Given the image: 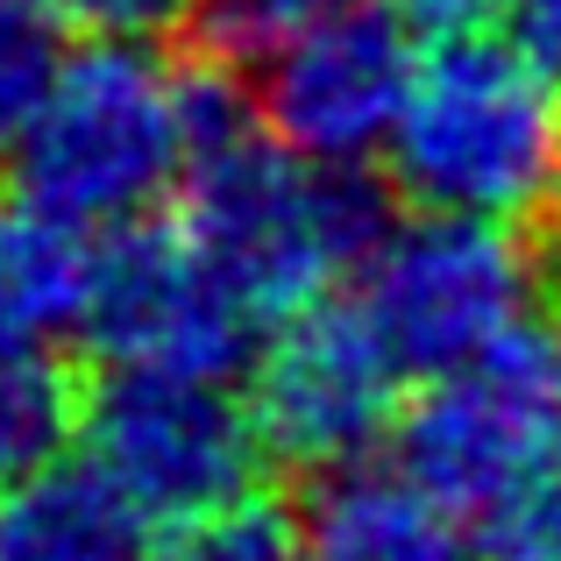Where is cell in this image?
Returning <instances> with one entry per match:
<instances>
[{"label": "cell", "mask_w": 561, "mask_h": 561, "mask_svg": "<svg viewBox=\"0 0 561 561\" xmlns=\"http://www.w3.org/2000/svg\"><path fill=\"white\" fill-rule=\"evenodd\" d=\"M179 220L263 328H277L383 249L391 185L363 179V164H320L277 142L249 107V85L206 79Z\"/></svg>", "instance_id": "obj_1"}, {"label": "cell", "mask_w": 561, "mask_h": 561, "mask_svg": "<svg viewBox=\"0 0 561 561\" xmlns=\"http://www.w3.org/2000/svg\"><path fill=\"white\" fill-rule=\"evenodd\" d=\"M391 192L420 214H477L548 234L561 220V79L519 43L440 36L391 128Z\"/></svg>", "instance_id": "obj_2"}, {"label": "cell", "mask_w": 561, "mask_h": 561, "mask_svg": "<svg viewBox=\"0 0 561 561\" xmlns=\"http://www.w3.org/2000/svg\"><path fill=\"white\" fill-rule=\"evenodd\" d=\"M192 71L150 36H93L57 65L14 157L22 199L85 234L150 220L192 171Z\"/></svg>", "instance_id": "obj_3"}, {"label": "cell", "mask_w": 561, "mask_h": 561, "mask_svg": "<svg viewBox=\"0 0 561 561\" xmlns=\"http://www.w3.org/2000/svg\"><path fill=\"white\" fill-rule=\"evenodd\" d=\"M540 291H554L534 228L477 214H420L391 228L363 263V320L377 328L398 377H440L526 328Z\"/></svg>", "instance_id": "obj_4"}, {"label": "cell", "mask_w": 561, "mask_h": 561, "mask_svg": "<svg viewBox=\"0 0 561 561\" xmlns=\"http://www.w3.org/2000/svg\"><path fill=\"white\" fill-rule=\"evenodd\" d=\"M398 469L469 526L497 497L561 469V348L512 328L483 356L426 377L398 420Z\"/></svg>", "instance_id": "obj_5"}, {"label": "cell", "mask_w": 561, "mask_h": 561, "mask_svg": "<svg viewBox=\"0 0 561 561\" xmlns=\"http://www.w3.org/2000/svg\"><path fill=\"white\" fill-rule=\"evenodd\" d=\"M85 462L128 497L150 526H192L256 491L263 426L228 377L185 370H114L85 398Z\"/></svg>", "instance_id": "obj_6"}, {"label": "cell", "mask_w": 561, "mask_h": 561, "mask_svg": "<svg viewBox=\"0 0 561 561\" xmlns=\"http://www.w3.org/2000/svg\"><path fill=\"white\" fill-rule=\"evenodd\" d=\"M85 334L114 370L234 377L256 356L263 313L206 263L185 220H128L93 256Z\"/></svg>", "instance_id": "obj_7"}, {"label": "cell", "mask_w": 561, "mask_h": 561, "mask_svg": "<svg viewBox=\"0 0 561 561\" xmlns=\"http://www.w3.org/2000/svg\"><path fill=\"white\" fill-rule=\"evenodd\" d=\"M412 71H420V57H412L405 14L391 0H334L242 85L256 122L277 142L320 157V164H363L391 142Z\"/></svg>", "instance_id": "obj_8"}, {"label": "cell", "mask_w": 561, "mask_h": 561, "mask_svg": "<svg viewBox=\"0 0 561 561\" xmlns=\"http://www.w3.org/2000/svg\"><path fill=\"white\" fill-rule=\"evenodd\" d=\"M391 391L398 363L383 356L363 306L320 291L313 306L277 320L271 342L256 348L249 412L277 462L328 469L348 455H370V440L391 426Z\"/></svg>", "instance_id": "obj_9"}, {"label": "cell", "mask_w": 561, "mask_h": 561, "mask_svg": "<svg viewBox=\"0 0 561 561\" xmlns=\"http://www.w3.org/2000/svg\"><path fill=\"white\" fill-rule=\"evenodd\" d=\"M299 526L306 561H483L420 477L383 469L370 455L306 469Z\"/></svg>", "instance_id": "obj_10"}, {"label": "cell", "mask_w": 561, "mask_h": 561, "mask_svg": "<svg viewBox=\"0 0 561 561\" xmlns=\"http://www.w3.org/2000/svg\"><path fill=\"white\" fill-rule=\"evenodd\" d=\"M93 256V234L50 206H0V348H57L65 334H85Z\"/></svg>", "instance_id": "obj_11"}, {"label": "cell", "mask_w": 561, "mask_h": 561, "mask_svg": "<svg viewBox=\"0 0 561 561\" xmlns=\"http://www.w3.org/2000/svg\"><path fill=\"white\" fill-rule=\"evenodd\" d=\"M142 519L93 462L0 491V561H142Z\"/></svg>", "instance_id": "obj_12"}, {"label": "cell", "mask_w": 561, "mask_h": 561, "mask_svg": "<svg viewBox=\"0 0 561 561\" xmlns=\"http://www.w3.org/2000/svg\"><path fill=\"white\" fill-rule=\"evenodd\" d=\"M85 383L57 348H0V491L57 469L85 434Z\"/></svg>", "instance_id": "obj_13"}, {"label": "cell", "mask_w": 561, "mask_h": 561, "mask_svg": "<svg viewBox=\"0 0 561 561\" xmlns=\"http://www.w3.org/2000/svg\"><path fill=\"white\" fill-rule=\"evenodd\" d=\"M65 43H57V14L43 0H0V179L22 157V136L36 122L43 93H50Z\"/></svg>", "instance_id": "obj_14"}, {"label": "cell", "mask_w": 561, "mask_h": 561, "mask_svg": "<svg viewBox=\"0 0 561 561\" xmlns=\"http://www.w3.org/2000/svg\"><path fill=\"white\" fill-rule=\"evenodd\" d=\"M334 0H192L185 8V43L206 65H228L234 79L263 65L271 50H285L306 22H320Z\"/></svg>", "instance_id": "obj_15"}, {"label": "cell", "mask_w": 561, "mask_h": 561, "mask_svg": "<svg viewBox=\"0 0 561 561\" xmlns=\"http://www.w3.org/2000/svg\"><path fill=\"white\" fill-rule=\"evenodd\" d=\"M164 561H306V526H299V505L285 497H263V491H242L234 505L206 512V519L179 526Z\"/></svg>", "instance_id": "obj_16"}, {"label": "cell", "mask_w": 561, "mask_h": 561, "mask_svg": "<svg viewBox=\"0 0 561 561\" xmlns=\"http://www.w3.org/2000/svg\"><path fill=\"white\" fill-rule=\"evenodd\" d=\"M483 561H561V469L534 477L526 491L497 497L477 519Z\"/></svg>", "instance_id": "obj_17"}, {"label": "cell", "mask_w": 561, "mask_h": 561, "mask_svg": "<svg viewBox=\"0 0 561 561\" xmlns=\"http://www.w3.org/2000/svg\"><path fill=\"white\" fill-rule=\"evenodd\" d=\"M65 14H79L93 36H164V28H185L192 0H57Z\"/></svg>", "instance_id": "obj_18"}, {"label": "cell", "mask_w": 561, "mask_h": 561, "mask_svg": "<svg viewBox=\"0 0 561 561\" xmlns=\"http://www.w3.org/2000/svg\"><path fill=\"white\" fill-rule=\"evenodd\" d=\"M512 22H519V50L548 79H561V0H512Z\"/></svg>", "instance_id": "obj_19"}, {"label": "cell", "mask_w": 561, "mask_h": 561, "mask_svg": "<svg viewBox=\"0 0 561 561\" xmlns=\"http://www.w3.org/2000/svg\"><path fill=\"white\" fill-rule=\"evenodd\" d=\"M405 22L434 28V36H455V28H483L491 14H505L512 0H391Z\"/></svg>", "instance_id": "obj_20"}, {"label": "cell", "mask_w": 561, "mask_h": 561, "mask_svg": "<svg viewBox=\"0 0 561 561\" xmlns=\"http://www.w3.org/2000/svg\"><path fill=\"white\" fill-rule=\"evenodd\" d=\"M540 249H548V277H554V291H561V234H540Z\"/></svg>", "instance_id": "obj_21"}, {"label": "cell", "mask_w": 561, "mask_h": 561, "mask_svg": "<svg viewBox=\"0 0 561 561\" xmlns=\"http://www.w3.org/2000/svg\"><path fill=\"white\" fill-rule=\"evenodd\" d=\"M548 234H561V220H554V228H548Z\"/></svg>", "instance_id": "obj_22"}]
</instances>
